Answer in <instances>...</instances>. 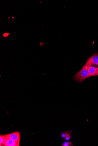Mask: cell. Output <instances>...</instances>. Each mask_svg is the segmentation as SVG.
Returning <instances> with one entry per match:
<instances>
[{
  "instance_id": "7",
  "label": "cell",
  "mask_w": 98,
  "mask_h": 146,
  "mask_svg": "<svg viewBox=\"0 0 98 146\" xmlns=\"http://www.w3.org/2000/svg\"><path fill=\"white\" fill-rule=\"evenodd\" d=\"M5 135H0V146H2L4 140Z\"/></svg>"
},
{
  "instance_id": "6",
  "label": "cell",
  "mask_w": 98,
  "mask_h": 146,
  "mask_svg": "<svg viewBox=\"0 0 98 146\" xmlns=\"http://www.w3.org/2000/svg\"><path fill=\"white\" fill-rule=\"evenodd\" d=\"M72 132L71 131H65L63 133H61V137L63 139H65L67 136L68 135L69 133H71Z\"/></svg>"
},
{
  "instance_id": "3",
  "label": "cell",
  "mask_w": 98,
  "mask_h": 146,
  "mask_svg": "<svg viewBox=\"0 0 98 146\" xmlns=\"http://www.w3.org/2000/svg\"><path fill=\"white\" fill-rule=\"evenodd\" d=\"M20 143H17L9 138L7 134L5 135L4 141L2 146H19Z\"/></svg>"
},
{
  "instance_id": "12",
  "label": "cell",
  "mask_w": 98,
  "mask_h": 146,
  "mask_svg": "<svg viewBox=\"0 0 98 146\" xmlns=\"http://www.w3.org/2000/svg\"><path fill=\"white\" fill-rule=\"evenodd\" d=\"M12 18H13V19L14 18V16H12Z\"/></svg>"
},
{
  "instance_id": "8",
  "label": "cell",
  "mask_w": 98,
  "mask_h": 146,
  "mask_svg": "<svg viewBox=\"0 0 98 146\" xmlns=\"http://www.w3.org/2000/svg\"><path fill=\"white\" fill-rule=\"evenodd\" d=\"M73 144L70 141L65 142L62 144V146H73Z\"/></svg>"
},
{
  "instance_id": "2",
  "label": "cell",
  "mask_w": 98,
  "mask_h": 146,
  "mask_svg": "<svg viewBox=\"0 0 98 146\" xmlns=\"http://www.w3.org/2000/svg\"><path fill=\"white\" fill-rule=\"evenodd\" d=\"M93 65H98V54H94L90 57L87 61L85 65L88 66H92Z\"/></svg>"
},
{
  "instance_id": "5",
  "label": "cell",
  "mask_w": 98,
  "mask_h": 146,
  "mask_svg": "<svg viewBox=\"0 0 98 146\" xmlns=\"http://www.w3.org/2000/svg\"><path fill=\"white\" fill-rule=\"evenodd\" d=\"M88 67V71L89 77H91V76H96V71L98 68L92 66Z\"/></svg>"
},
{
  "instance_id": "10",
  "label": "cell",
  "mask_w": 98,
  "mask_h": 146,
  "mask_svg": "<svg viewBox=\"0 0 98 146\" xmlns=\"http://www.w3.org/2000/svg\"><path fill=\"white\" fill-rule=\"evenodd\" d=\"M9 33H5L3 35V36L4 37H6L9 36Z\"/></svg>"
},
{
  "instance_id": "11",
  "label": "cell",
  "mask_w": 98,
  "mask_h": 146,
  "mask_svg": "<svg viewBox=\"0 0 98 146\" xmlns=\"http://www.w3.org/2000/svg\"><path fill=\"white\" fill-rule=\"evenodd\" d=\"M98 76V69H97V70L96 73V76Z\"/></svg>"
},
{
  "instance_id": "9",
  "label": "cell",
  "mask_w": 98,
  "mask_h": 146,
  "mask_svg": "<svg viewBox=\"0 0 98 146\" xmlns=\"http://www.w3.org/2000/svg\"><path fill=\"white\" fill-rule=\"evenodd\" d=\"M71 133H69V134L65 138V140H70L71 137Z\"/></svg>"
},
{
  "instance_id": "4",
  "label": "cell",
  "mask_w": 98,
  "mask_h": 146,
  "mask_svg": "<svg viewBox=\"0 0 98 146\" xmlns=\"http://www.w3.org/2000/svg\"><path fill=\"white\" fill-rule=\"evenodd\" d=\"M8 137L10 140L17 143H20V134L19 132H15L13 133L7 134Z\"/></svg>"
},
{
  "instance_id": "1",
  "label": "cell",
  "mask_w": 98,
  "mask_h": 146,
  "mask_svg": "<svg viewBox=\"0 0 98 146\" xmlns=\"http://www.w3.org/2000/svg\"><path fill=\"white\" fill-rule=\"evenodd\" d=\"M88 67L84 65L82 69L76 73L74 77L75 80L79 82H82L89 77L88 71Z\"/></svg>"
}]
</instances>
